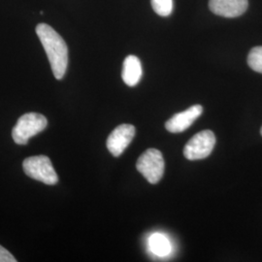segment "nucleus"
Returning <instances> with one entry per match:
<instances>
[{"instance_id": "obj_8", "label": "nucleus", "mask_w": 262, "mask_h": 262, "mask_svg": "<svg viewBox=\"0 0 262 262\" xmlns=\"http://www.w3.org/2000/svg\"><path fill=\"white\" fill-rule=\"evenodd\" d=\"M248 0H210L209 8L217 16L236 18L248 9Z\"/></svg>"}, {"instance_id": "obj_9", "label": "nucleus", "mask_w": 262, "mask_h": 262, "mask_svg": "<svg viewBox=\"0 0 262 262\" xmlns=\"http://www.w3.org/2000/svg\"><path fill=\"white\" fill-rule=\"evenodd\" d=\"M143 69L140 59L135 56H128L123 61L122 77L123 82L128 86H135L140 82Z\"/></svg>"}, {"instance_id": "obj_6", "label": "nucleus", "mask_w": 262, "mask_h": 262, "mask_svg": "<svg viewBox=\"0 0 262 262\" xmlns=\"http://www.w3.org/2000/svg\"><path fill=\"white\" fill-rule=\"evenodd\" d=\"M135 136V127L131 124H121L111 132L107 139V148L118 158L128 147Z\"/></svg>"}, {"instance_id": "obj_1", "label": "nucleus", "mask_w": 262, "mask_h": 262, "mask_svg": "<svg viewBox=\"0 0 262 262\" xmlns=\"http://www.w3.org/2000/svg\"><path fill=\"white\" fill-rule=\"evenodd\" d=\"M36 34L47 54L54 75L57 80H61L68 66V48L66 41L47 24H39Z\"/></svg>"}, {"instance_id": "obj_14", "label": "nucleus", "mask_w": 262, "mask_h": 262, "mask_svg": "<svg viewBox=\"0 0 262 262\" xmlns=\"http://www.w3.org/2000/svg\"><path fill=\"white\" fill-rule=\"evenodd\" d=\"M260 133H261V135H262V127H261V129H260Z\"/></svg>"}, {"instance_id": "obj_7", "label": "nucleus", "mask_w": 262, "mask_h": 262, "mask_svg": "<svg viewBox=\"0 0 262 262\" xmlns=\"http://www.w3.org/2000/svg\"><path fill=\"white\" fill-rule=\"evenodd\" d=\"M203 113V107L201 105H193L184 112L174 115L165 123L166 129L171 133H181L196 121Z\"/></svg>"}, {"instance_id": "obj_13", "label": "nucleus", "mask_w": 262, "mask_h": 262, "mask_svg": "<svg viewBox=\"0 0 262 262\" xmlns=\"http://www.w3.org/2000/svg\"><path fill=\"white\" fill-rule=\"evenodd\" d=\"M0 262H17V259L9 251L0 246Z\"/></svg>"}, {"instance_id": "obj_2", "label": "nucleus", "mask_w": 262, "mask_h": 262, "mask_svg": "<svg viewBox=\"0 0 262 262\" xmlns=\"http://www.w3.org/2000/svg\"><path fill=\"white\" fill-rule=\"evenodd\" d=\"M48 121L45 116L38 113H28L23 115L12 131V137L18 145H26L28 141L46 129Z\"/></svg>"}, {"instance_id": "obj_11", "label": "nucleus", "mask_w": 262, "mask_h": 262, "mask_svg": "<svg viewBox=\"0 0 262 262\" xmlns=\"http://www.w3.org/2000/svg\"><path fill=\"white\" fill-rule=\"evenodd\" d=\"M248 64L253 71L262 74V46L252 49L248 56Z\"/></svg>"}, {"instance_id": "obj_10", "label": "nucleus", "mask_w": 262, "mask_h": 262, "mask_svg": "<svg viewBox=\"0 0 262 262\" xmlns=\"http://www.w3.org/2000/svg\"><path fill=\"white\" fill-rule=\"evenodd\" d=\"M148 246L150 252L159 257L167 256L171 253L172 246L165 235L154 233L148 240Z\"/></svg>"}, {"instance_id": "obj_3", "label": "nucleus", "mask_w": 262, "mask_h": 262, "mask_svg": "<svg viewBox=\"0 0 262 262\" xmlns=\"http://www.w3.org/2000/svg\"><path fill=\"white\" fill-rule=\"evenodd\" d=\"M23 168L28 177L42 182L46 185H56L58 177L52 164L51 159L46 156H35L25 159Z\"/></svg>"}, {"instance_id": "obj_5", "label": "nucleus", "mask_w": 262, "mask_h": 262, "mask_svg": "<svg viewBox=\"0 0 262 262\" xmlns=\"http://www.w3.org/2000/svg\"><path fill=\"white\" fill-rule=\"evenodd\" d=\"M215 136L211 130L198 132L188 141L184 149V156L189 160L206 159L215 147Z\"/></svg>"}, {"instance_id": "obj_12", "label": "nucleus", "mask_w": 262, "mask_h": 262, "mask_svg": "<svg viewBox=\"0 0 262 262\" xmlns=\"http://www.w3.org/2000/svg\"><path fill=\"white\" fill-rule=\"evenodd\" d=\"M154 11L161 17H168L173 12V0H150Z\"/></svg>"}, {"instance_id": "obj_4", "label": "nucleus", "mask_w": 262, "mask_h": 262, "mask_svg": "<svg viewBox=\"0 0 262 262\" xmlns=\"http://www.w3.org/2000/svg\"><path fill=\"white\" fill-rule=\"evenodd\" d=\"M137 170L150 184H158L164 174V159L157 149L146 150L136 163Z\"/></svg>"}]
</instances>
